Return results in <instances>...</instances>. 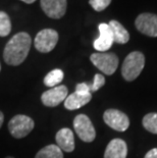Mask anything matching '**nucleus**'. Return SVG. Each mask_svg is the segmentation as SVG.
<instances>
[{
	"label": "nucleus",
	"mask_w": 157,
	"mask_h": 158,
	"mask_svg": "<svg viewBox=\"0 0 157 158\" xmlns=\"http://www.w3.org/2000/svg\"><path fill=\"white\" fill-rule=\"evenodd\" d=\"M31 37L26 32L15 34L7 42L3 51V59L8 65H19L25 61L31 49Z\"/></svg>",
	"instance_id": "obj_1"
},
{
	"label": "nucleus",
	"mask_w": 157,
	"mask_h": 158,
	"mask_svg": "<svg viewBox=\"0 0 157 158\" xmlns=\"http://www.w3.org/2000/svg\"><path fill=\"white\" fill-rule=\"evenodd\" d=\"M3 122H4V115H3L2 111H0V129H1L2 124H3Z\"/></svg>",
	"instance_id": "obj_24"
},
{
	"label": "nucleus",
	"mask_w": 157,
	"mask_h": 158,
	"mask_svg": "<svg viewBox=\"0 0 157 158\" xmlns=\"http://www.w3.org/2000/svg\"><path fill=\"white\" fill-rule=\"evenodd\" d=\"M145 65V56L142 52L134 51L126 57L122 66V75L128 82L136 80Z\"/></svg>",
	"instance_id": "obj_2"
},
{
	"label": "nucleus",
	"mask_w": 157,
	"mask_h": 158,
	"mask_svg": "<svg viewBox=\"0 0 157 158\" xmlns=\"http://www.w3.org/2000/svg\"><path fill=\"white\" fill-rule=\"evenodd\" d=\"M42 10L50 19H59L66 12L68 1L66 0H41Z\"/></svg>",
	"instance_id": "obj_10"
},
{
	"label": "nucleus",
	"mask_w": 157,
	"mask_h": 158,
	"mask_svg": "<svg viewBox=\"0 0 157 158\" xmlns=\"http://www.w3.org/2000/svg\"><path fill=\"white\" fill-rule=\"evenodd\" d=\"M144 158H157V148H153V149L149 150Z\"/></svg>",
	"instance_id": "obj_23"
},
{
	"label": "nucleus",
	"mask_w": 157,
	"mask_h": 158,
	"mask_svg": "<svg viewBox=\"0 0 157 158\" xmlns=\"http://www.w3.org/2000/svg\"><path fill=\"white\" fill-rule=\"evenodd\" d=\"M108 25L110 27V29H111L113 35V41L115 43H118V44H126V43L129 42L130 34L121 23L113 19V21L109 22Z\"/></svg>",
	"instance_id": "obj_15"
},
{
	"label": "nucleus",
	"mask_w": 157,
	"mask_h": 158,
	"mask_svg": "<svg viewBox=\"0 0 157 158\" xmlns=\"http://www.w3.org/2000/svg\"><path fill=\"white\" fill-rule=\"evenodd\" d=\"M21 1L25 2V3H28V4H32V3H34L36 0H21Z\"/></svg>",
	"instance_id": "obj_25"
},
{
	"label": "nucleus",
	"mask_w": 157,
	"mask_h": 158,
	"mask_svg": "<svg viewBox=\"0 0 157 158\" xmlns=\"http://www.w3.org/2000/svg\"><path fill=\"white\" fill-rule=\"evenodd\" d=\"M99 37L94 41V48L99 52H105L111 48L113 41V35L108 23H102L98 26Z\"/></svg>",
	"instance_id": "obj_11"
},
{
	"label": "nucleus",
	"mask_w": 157,
	"mask_h": 158,
	"mask_svg": "<svg viewBox=\"0 0 157 158\" xmlns=\"http://www.w3.org/2000/svg\"><path fill=\"white\" fill-rule=\"evenodd\" d=\"M136 28L142 34L149 37H157V15L153 13H141L135 21Z\"/></svg>",
	"instance_id": "obj_8"
},
{
	"label": "nucleus",
	"mask_w": 157,
	"mask_h": 158,
	"mask_svg": "<svg viewBox=\"0 0 157 158\" xmlns=\"http://www.w3.org/2000/svg\"><path fill=\"white\" fill-rule=\"evenodd\" d=\"M128 146L122 139H113L108 143L104 152V158H126Z\"/></svg>",
	"instance_id": "obj_13"
},
{
	"label": "nucleus",
	"mask_w": 157,
	"mask_h": 158,
	"mask_svg": "<svg viewBox=\"0 0 157 158\" xmlns=\"http://www.w3.org/2000/svg\"><path fill=\"white\" fill-rule=\"evenodd\" d=\"M75 92L79 93V94H83V95H88V94H91V89H90V84L87 83H80L76 85V91Z\"/></svg>",
	"instance_id": "obj_22"
},
{
	"label": "nucleus",
	"mask_w": 157,
	"mask_h": 158,
	"mask_svg": "<svg viewBox=\"0 0 157 158\" xmlns=\"http://www.w3.org/2000/svg\"><path fill=\"white\" fill-rule=\"evenodd\" d=\"M103 120L111 129L125 132L130 127V119L126 113L118 109H107L103 113Z\"/></svg>",
	"instance_id": "obj_7"
},
{
	"label": "nucleus",
	"mask_w": 157,
	"mask_h": 158,
	"mask_svg": "<svg viewBox=\"0 0 157 158\" xmlns=\"http://www.w3.org/2000/svg\"><path fill=\"white\" fill-rule=\"evenodd\" d=\"M73 129L82 141L91 143L96 138V131L91 119L86 114H79L73 119Z\"/></svg>",
	"instance_id": "obj_5"
},
{
	"label": "nucleus",
	"mask_w": 157,
	"mask_h": 158,
	"mask_svg": "<svg viewBox=\"0 0 157 158\" xmlns=\"http://www.w3.org/2000/svg\"><path fill=\"white\" fill-rule=\"evenodd\" d=\"M63 77H64V73H63L62 70L59 69H55L46 75L43 82H44L45 86L53 88V87H56L58 84L62 82Z\"/></svg>",
	"instance_id": "obj_17"
},
{
	"label": "nucleus",
	"mask_w": 157,
	"mask_h": 158,
	"mask_svg": "<svg viewBox=\"0 0 157 158\" xmlns=\"http://www.w3.org/2000/svg\"><path fill=\"white\" fill-rule=\"evenodd\" d=\"M90 60L97 69L107 76L113 75L118 66V57L114 53L96 52L90 56Z\"/></svg>",
	"instance_id": "obj_3"
},
{
	"label": "nucleus",
	"mask_w": 157,
	"mask_h": 158,
	"mask_svg": "<svg viewBox=\"0 0 157 158\" xmlns=\"http://www.w3.org/2000/svg\"><path fill=\"white\" fill-rule=\"evenodd\" d=\"M11 32V22L8 15L0 11V37H6Z\"/></svg>",
	"instance_id": "obj_19"
},
{
	"label": "nucleus",
	"mask_w": 157,
	"mask_h": 158,
	"mask_svg": "<svg viewBox=\"0 0 157 158\" xmlns=\"http://www.w3.org/2000/svg\"><path fill=\"white\" fill-rule=\"evenodd\" d=\"M56 145L60 148L61 151L71 153L75 150V136L72 134V131L63 127L57 132L55 136Z\"/></svg>",
	"instance_id": "obj_12"
},
{
	"label": "nucleus",
	"mask_w": 157,
	"mask_h": 158,
	"mask_svg": "<svg viewBox=\"0 0 157 158\" xmlns=\"http://www.w3.org/2000/svg\"><path fill=\"white\" fill-rule=\"evenodd\" d=\"M68 90L64 85H58L45 91L41 96V101L47 107H55L64 101L68 97Z\"/></svg>",
	"instance_id": "obj_9"
},
{
	"label": "nucleus",
	"mask_w": 157,
	"mask_h": 158,
	"mask_svg": "<svg viewBox=\"0 0 157 158\" xmlns=\"http://www.w3.org/2000/svg\"><path fill=\"white\" fill-rule=\"evenodd\" d=\"M92 99V94L83 95L76 92H73L71 95L66 97L64 100V107L68 110H76L88 104Z\"/></svg>",
	"instance_id": "obj_14"
},
{
	"label": "nucleus",
	"mask_w": 157,
	"mask_h": 158,
	"mask_svg": "<svg viewBox=\"0 0 157 158\" xmlns=\"http://www.w3.org/2000/svg\"><path fill=\"white\" fill-rule=\"evenodd\" d=\"M0 72H1V64H0Z\"/></svg>",
	"instance_id": "obj_27"
},
{
	"label": "nucleus",
	"mask_w": 157,
	"mask_h": 158,
	"mask_svg": "<svg viewBox=\"0 0 157 158\" xmlns=\"http://www.w3.org/2000/svg\"><path fill=\"white\" fill-rule=\"evenodd\" d=\"M35 123L30 116L18 114L8 123V131L15 139H22L29 135L34 130Z\"/></svg>",
	"instance_id": "obj_4"
},
{
	"label": "nucleus",
	"mask_w": 157,
	"mask_h": 158,
	"mask_svg": "<svg viewBox=\"0 0 157 158\" xmlns=\"http://www.w3.org/2000/svg\"><path fill=\"white\" fill-rule=\"evenodd\" d=\"M105 84V78L103 75H100V73H96L94 77V81H93L92 84H90V89H91V92H95V91H98L100 88H102Z\"/></svg>",
	"instance_id": "obj_21"
},
{
	"label": "nucleus",
	"mask_w": 157,
	"mask_h": 158,
	"mask_svg": "<svg viewBox=\"0 0 157 158\" xmlns=\"http://www.w3.org/2000/svg\"><path fill=\"white\" fill-rule=\"evenodd\" d=\"M111 0H89V4L96 11H102L107 8Z\"/></svg>",
	"instance_id": "obj_20"
},
{
	"label": "nucleus",
	"mask_w": 157,
	"mask_h": 158,
	"mask_svg": "<svg viewBox=\"0 0 157 158\" xmlns=\"http://www.w3.org/2000/svg\"><path fill=\"white\" fill-rule=\"evenodd\" d=\"M143 127L152 134L157 135V112L148 113L143 117Z\"/></svg>",
	"instance_id": "obj_18"
},
{
	"label": "nucleus",
	"mask_w": 157,
	"mask_h": 158,
	"mask_svg": "<svg viewBox=\"0 0 157 158\" xmlns=\"http://www.w3.org/2000/svg\"><path fill=\"white\" fill-rule=\"evenodd\" d=\"M58 33L53 29L41 30L35 37V48L41 53L52 51L58 42Z\"/></svg>",
	"instance_id": "obj_6"
},
{
	"label": "nucleus",
	"mask_w": 157,
	"mask_h": 158,
	"mask_svg": "<svg viewBox=\"0 0 157 158\" xmlns=\"http://www.w3.org/2000/svg\"><path fill=\"white\" fill-rule=\"evenodd\" d=\"M35 158H63V153L57 145L50 144L40 149Z\"/></svg>",
	"instance_id": "obj_16"
},
{
	"label": "nucleus",
	"mask_w": 157,
	"mask_h": 158,
	"mask_svg": "<svg viewBox=\"0 0 157 158\" xmlns=\"http://www.w3.org/2000/svg\"><path fill=\"white\" fill-rule=\"evenodd\" d=\"M5 158H14V157H11V156H7V157H5Z\"/></svg>",
	"instance_id": "obj_26"
}]
</instances>
